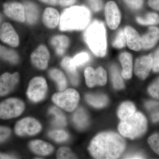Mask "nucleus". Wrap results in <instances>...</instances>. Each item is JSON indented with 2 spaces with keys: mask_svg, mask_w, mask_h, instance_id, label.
Listing matches in <instances>:
<instances>
[{
  "mask_svg": "<svg viewBox=\"0 0 159 159\" xmlns=\"http://www.w3.org/2000/svg\"><path fill=\"white\" fill-rule=\"evenodd\" d=\"M11 134V130L8 127L0 126V143L8 139Z\"/></svg>",
  "mask_w": 159,
  "mask_h": 159,
  "instance_id": "41",
  "label": "nucleus"
},
{
  "mask_svg": "<svg viewBox=\"0 0 159 159\" xmlns=\"http://www.w3.org/2000/svg\"><path fill=\"white\" fill-rule=\"evenodd\" d=\"M148 142L152 150L159 155V134L152 135L148 138Z\"/></svg>",
  "mask_w": 159,
  "mask_h": 159,
  "instance_id": "38",
  "label": "nucleus"
},
{
  "mask_svg": "<svg viewBox=\"0 0 159 159\" xmlns=\"http://www.w3.org/2000/svg\"><path fill=\"white\" fill-rule=\"evenodd\" d=\"M119 60L122 66V76L125 79H129L132 76L133 58L131 54L128 52L121 53Z\"/></svg>",
  "mask_w": 159,
  "mask_h": 159,
  "instance_id": "17",
  "label": "nucleus"
},
{
  "mask_svg": "<svg viewBox=\"0 0 159 159\" xmlns=\"http://www.w3.org/2000/svg\"><path fill=\"white\" fill-rule=\"evenodd\" d=\"M61 66L68 74L72 84L76 86L79 82V77L77 71V66L73 62L72 58L65 57L61 61Z\"/></svg>",
  "mask_w": 159,
  "mask_h": 159,
  "instance_id": "19",
  "label": "nucleus"
},
{
  "mask_svg": "<svg viewBox=\"0 0 159 159\" xmlns=\"http://www.w3.org/2000/svg\"><path fill=\"white\" fill-rule=\"evenodd\" d=\"M50 54L48 49L45 46H39L33 52L31 59L33 64L38 68L45 70L48 66Z\"/></svg>",
  "mask_w": 159,
  "mask_h": 159,
  "instance_id": "13",
  "label": "nucleus"
},
{
  "mask_svg": "<svg viewBox=\"0 0 159 159\" xmlns=\"http://www.w3.org/2000/svg\"><path fill=\"white\" fill-rule=\"evenodd\" d=\"M25 18L29 24H33L38 17L37 7L33 3L26 2L24 4Z\"/></svg>",
  "mask_w": 159,
  "mask_h": 159,
  "instance_id": "24",
  "label": "nucleus"
},
{
  "mask_svg": "<svg viewBox=\"0 0 159 159\" xmlns=\"http://www.w3.org/2000/svg\"><path fill=\"white\" fill-rule=\"evenodd\" d=\"M41 128L40 123L37 120L33 118H26L17 122L15 131L16 134L20 136L33 135L38 133Z\"/></svg>",
  "mask_w": 159,
  "mask_h": 159,
  "instance_id": "8",
  "label": "nucleus"
},
{
  "mask_svg": "<svg viewBox=\"0 0 159 159\" xmlns=\"http://www.w3.org/2000/svg\"><path fill=\"white\" fill-rule=\"evenodd\" d=\"M43 2L47 3V4H50L51 5H57V3L58 2V0H40Z\"/></svg>",
  "mask_w": 159,
  "mask_h": 159,
  "instance_id": "46",
  "label": "nucleus"
},
{
  "mask_svg": "<svg viewBox=\"0 0 159 159\" xmlns=\"http://www.w3.org/2000/svg\"><path fill=\"white\" fill-rule=\"evenodd\" d=\"M25 104L21 100L10 98L0 103V118L8 119L19 116L25 109Z\"/></svg>",
  "mask_w": 159,
  "mask_h": 159,
  "instance_id": "6",
  "label": "nucleus"
},
{
  "mask_svg": "<svg viewBox=\"0 0 159 159\" xmlns=\"http://www.w3.org/2000/svg\"><path fill=\"white\" fill-rule=\"evenodd\" d=\"M152 70L156 73H158L159 72V49L152 56Z\"/></svg>",
  "mask_w": 159,
  "mask_h": 159,
  "instance_id": "43",
  "label": "nucleus"
},
{
  "mask_svg": "<svg viewBox=\"0 0 159 159\" xmlns=\"http://www.w3.org/2000/svg\"><path fill=\"white\" fill-rule=\"evenodd\" d=\"M79 98L78 92L74 89H70L54 94L52 97V100L59 107L71 112L77 107Z\"/></svg>",
  "mask_w": 159,
  "mask_h": 159,
  "instance_id": "5",
  "label": "nucleus"
},
{
  "mask_svg": "<svg viewBox=\"0 0 159 159\" xmlns=\"http://www.w3.org/2000/svg\"><path fill=\"white\" fill-rule=\"evenodd\" d=\"M105 15L107 25L111 29H117L121 21V13L115 2L110 1L105 7Z\"/></svg>",
  "mask_w": 159,
  "mask_h": 159,
  "instance_id": "9",
  "label": "nucleus"
},
{
  "mask_svg": "<svg viewBox=\"0 0 159 159\" xmlns=\"http://www.w3.org/2000/svg\"><path fill=\"white\" fill-rule=\"evenodd\" d=\"M84 38L95 55L99 57L105 56L107 42L106 31L103 23L97 20L94 21L85 30Z\"/></svg>",
  "mask_w": 159,
  "mask_h": 159,
  "instance_id": "3",
  "label": "nucleus"
},
{
  "mask_svg": "<svg viewBox=\"0 0 159 159\" xmlns=\"http://www.w3.org/2000/svg\"><path fill=\"white\" fill-rule=\"evenodd\" d=\"M148 91L152 97L159 100V78L149 86Z\"/></svg>",
  "mask_w": 159,
  "mask_h": 159,
  "instance_id": "39",
  "label": "nucleus"
},
{
  "mask_svg": "<svg viewBox=\"0 0 159 159\" xmlns=\"http://www.w3.org/2000/svg\"><path fill=\"white\" fill-rule=\"evenodd\" d=\"M125 140L119 134L106 132L92 140L89 150L96 159H117L125 150Z\"/></svg>",
  "mask_w": 159,
  "mask_h": 159,
  "instance_id": "1",
  "label": "nucleus"
},
{
  "mask_svg": "<svg viewBox=\"0 0 159 159\" xmlns=\"http://www.w3.org/2000/svg\"><path fill=\"white\" fill-rule=\"evenodd\" d=\"M124 30L128 48L133 51H140L142 48V38L139 33L130 26H126Z\"/></svg>",
  "mask_w": 159,
  "mask_h": 159,
  "instance_id": "15",
  "label": "nucleus"
},
{
  "mask_svg": "<svg viewBox=\"0 0 159 159\" xmlns=\"http://www.w3.org/2000/svg\"><path fill=\"white\" fill-rule=\"evenodd\" d=\"M29 146L34 153L39 155H48L54 151V147L51 144L41 140L32 141L29 144Z\"/></svg>",
  "mask_w": 159,
  "mask_h": 159,
  "instance_id": "18",
  "label": "nucleus"
},
{
  "mask_svg": "<svg viewBox=\"0 0 159 159\" xmlns=\"http://www.w3.org/2000/svg\"><path fill=\"white\" fill-rule=\"evenodd\" d=\"M49 113L54 115L55 116L53 124L57 127H63L66 125V117L59 109L53 107L49 110Z\"/></svg>",
  "mask_w": 159,
  "mask_h": 159,
  "instance_id": "28",
  "label": "nucleus"
},
{
  "mask_svg": "<svg viewBox=\"0 0 159 159\" xmlns=\"http://www.w3.org/2000/svg\"><path fill=\"white\" fill-rule=\"evenodd\" d=\"M60 16L56 9L51 8H47L45 10L43 15L44 24L48 28L54 29L59 24Z\"/></svg>",
  "mask_w": 159,
  "mask_h": 159,
  "instance_id": "20",
  "label": "nucleus"
},
{
  "mask_svg": "<svg viewBox=\"0 0 159 159\" xmlns=\"http://www.w3.org/2000/svg\"><path fill=\"white\" fill-rule=\"evenodd\" d=\"M0 56L13 64L17 63L18 61V56L15 51L1 45H0Z\"/></svg>",
  "mask_w": 159,
  "mask_h": 159,
  "instance_id": "30",
  "label": "nucleus"
},
{
  "mask_svg": "<svg viewBox=\"0 0 159 159\" xmlns=\"http://www.w3.org/2000/svg\"><path fill=\"white\" fill-rule=\"evenodd\" d=\"M51 43L56 50L58 55H61L64 53L66 49L68 47V38L64 35H58L53 38L51 40Z\"/></svg>",
  "mask_w": 159,
  "mask_h": 159,
  "instance_id": "21",
  "label": "nucleus"
},
{
  "mask_svg": "<svg viewBox=\"0 0 159 159\" xmlns=\"http://www.w3.org/2000/svg\"><path fill=\"white\" fill-rule=\"evenodd\" d=\"M126 158L128 159H142L144 158L141 155L136 154L134 155L129 156L126 157Z\"/></svg>",
  "mask_w": 159,
  "mask_h": 159,
  "instance_id": "48",
  "label": "nucleus"
},
{
  "mask_svg": "<svg viewBox=\"0 0 159 159\" xmlns=\"http://www.w3.org/2000/svg\"><path fill=\"white\" fill-rule=\"evenodd\" d=\"M0 39L3 42L13 47H16L19 43L18 35L10 24L4 23L0 30Z\"/></svg>",
  "mask_w": 159,
  "mask_h": 159,
  "instance_id": "14",
  "label": "nucleus"
},
{
  "mask_svg": "<svg viewBox=\"0 0 159 159\" xmlns=\"http://www.w3.org/2000/svg\"><path fill=\"white\" fill-rule=\"evenodd\" d=\"M94 74L95 70L91 67L86 68L84 70V74L86 83L89 87H93L94 86L96 85L94 81Z\"/></svg>",
  "mask_w": 159,
  "mask_h": 159,
  "instance_id": "35",
  "label": "nucleus"
},
{
  "mask_svg": "<svg viewBox=\"0 0 159 159\" xmlns=\"http://www.w3.org/2000/svg\"><path fill=\"white\" fill-rule=\"evenodd\" d=\"M127 5L133 9H139L142 8L143 0H123Z\"/></svg>",
  "mask_w": 159,
  "mask_h": 159,
  "instance_id": "40",
  "label": "nucleus"
},
{
  "mask_svg": "<svg viewBox=\"0 0 159 159\" xmlns=\"http://www.w3.org/2000/svg\"><path fill=\"white\" fill-rule=\"evenodd\" d=\"M14 157L0 153V159H15Z\"/></svg>",
  "mask_w": 159,
  "mask_h": 159,
  "instance_id": "47",
  "label": "nucleus"
},
{
  "mask_svg": "<svg viewBox=\"0 0 159 159\" xmlns=\"http://www.w3.org/2000/svg\"><path fill=\"white\" fill-rule=\"evenodd\" d=\"M89 2L94 11H99L102 8V0H89Z\"/></svg>",
  "mask_w": 159,
  "mask_h": 159,
  "instance_id": "42",
  "label": "nucleus"
},
{
  "mask_svg": "<svg viewBox=\"0 0 159 159\" xmlns=\"http://www.w3.org/2000/svg\"><path fill=\"white\" fill-rule=\"evenodd\" d=\"M49 75L52 79L57 82L60 90L63 91L65 89L67 86L66 80L61 71L58 69H52L49 72Z\"/></svg>",
  "mask_w": 159,
  "mask_h": 159,
  "instance_id": "25",
  "label": "nucleus"
},
{
  "mask_svg": "<svg viewBox=\"0 0 159 159\" xmlns=\"http://www.w3.org/2000/svg\"><path fill=\"white\" fill-rule=\"evenodd\" d=\"M94 81L95 85H104L107 82V75L103 68L99 67L95 70Z\"/></svg>",
  "mask_w": 159,
  "mask_h": 159,
  "instance_id": "32",
  "label": "nucleus"
},
{
  "mask_svg": "<svg viewBox=\"0 0 159 159\" xmlns=\"http://www.w3.org/2000/svg\"><path fill=\"white\" fill-rule=\"evenodd\" d=\"M19 77L17 73H5L0 77V96H6L13 90L18 82Z\"/></svg>",
  "mask_w": 159,
  "mask_h": 159,
  "instance_id": "12",
  "label": "nucleus"
},
{
  "mask_svg": "<svg viewBox=\"0 0 159 159\" xmlns=\"http://www.w3.org/2000/svg\"><path fill=\"white\" fill-rule=\"evenodd\" d=\"M159 40V28L151 26L142 37V48L148 50L153 48Z\"/></svg>",
  "mask_w": 159,
  "mask_h": 159,
  "instance_id": "16",
  "label": "nucleus"
},
{
  "mask_svg": "<svg viewBox=\"0 0 159 159\" xmlns=\"http://www.w3.org/2000/svg\"><path fill=\"white\" fill-rule=\"evenodd\" d=\"M145 106L150 115L153 122H159V102L149 101L145 102Z\"/></svg>",
  "mask_w": 159,
  "mask_h": 159,
  "instance_id": "29",
  "label": "nucleus"
},
{
  "mask_svg": "<svg viewBox=\"0 0 159 159\" xmlns=\"http://www.w3.org/2000/svg\"><path fill=\"white\" fill-rule=\"evenodd\" d=\"M152 54L139 57L137 59L135 63V74L141 79H146L152 68Z\"/></svg>",
  "mask_w": 159,
  "mask_h": 159,
  "instance_id": "10",
  "label": "nucleus"
},
{
  "mask_svg": "<svg viewBox=\"0 0 159 159\" xmlns=\"http://www.w3.org/2000/svg\"><path fill=\"white\" fill-rule=\"evenodd\" d=\"M111 71L112 80L114 87L117 89L124 88V83L117 67L115 66H112Z\"/></svg>",
  "mask_w": 159,
  "mask_h": 159,
  "instance_id": "31",
  "label": "nucleus"
},
{
  "mask_svg": "<svg viewBox=\"0 0 159 159\" xmlns=\"http://www.w3.org/2000/svg\"><path fill=\"white\" fill-rule=\"evenodd\" d=\"M1 16H0V24H1Z\"/></svg>",
  "mask_w": 159,
  "mask_h": 159,
  "instance_id": "49",
  "label": "nucleus"
},
{
  "mask_svg": "<svg viewBox=\"0 0 159 159\" xmlns=\"http://www.w3.org/2000/svg\"><path fill=\"white\" fill-rule=\"evenodd\" d=\"M50 138L56 142H64L68 139V134L65 131L56 130L52 131L49 133Z\"/></svg>",
  "mask_w": 159,
  "mask_h": 159,
  "instance_id": "34",
  "label": "nucleus"
},
{
  "mask_svg": "<svg viewBox=\"0 0 159 159\" xmlns=\"http://www.w3.org/2000/svg\"><path fill=\"white\" fill-rule=\"evenodd\" d=\"M73 120L75 124L79 128H84L88 124V116L85 111L82 108L78 109L75 112Z\"/></svg>",
  "mask_w": 159,
  "mask_h": 159,
  "instance_id": "26",
  "label": "nucleus"
},
{
  "mask_svg": "<svg viewBox=\"0 0 159 159\" xmlns=\"http://www.w3.org/2000/svg\"><path fill=\"white\" fill-rule=\"evenodd\" d=\"M90 17V12L86 7L73 6L63 11L60 29L62 31L83 30L89 25Z\"/></svg>",
  "mask_w": 159,
  "mask_h": 159,
  "instance_id": "2",
  "label": "nucleus"
},
{
  "mask_svg": "<svg viewBox=\"0 0 159 159\" xmlns=\"http://www.w3.org/2000/svg\"><path fill=\"white\" fill-rule=\"evenodd\" d=\"M136 112V108L133 103L125 102L119 107L118 116L121 120H124L132 116Z\"/></svg>",
  "mask_w": 159,
  "mask_h": 159,
  "instance_id": "22",
  "label": "nucleus"
},
{
  "mask_svg": "<svg viewBox=\"0 0 159 159\" xmlns=\"http://www.w3.org/2000/svg\"><path fill=\"white\" fill-rule=\"evenodd\" d=\"M89 59V55L85 52L80 53L72 58L73 62L76 66L83 65L88 62Z\"/></svg>",
  "mask_w": 159,
  "mask_h": 159,
  "instance_id": "36",
  "label": "nucleus"
},
{
  "mask_svg": "<svg viewBox=\"0 0 159 159\" xmlns=\"http://www.w3.org/2000/svg\"><path fill=\"white\" fill-rule=\"evenodd\" d=\"M147 127V119L145 116L141 113L135 112L128 119L121 120L118 129L123 136L133 139L145 134Z\"/></svg>",
  "mask_w": 159,
  "mask_h": 159,
  "instance_id": "4",
  "label": "nucleus"
},
{
  "mask_svg": "<svg viewBox=\"0 0 159 159\" xmlns=\"http://www.w3.org/2000/svg\"><path fill=\"white\" fill-rule=\"evenodd\" d=\"M86 100L89 104L97 108H101L107 105L108 102L107 97L104 95L87 94Z\"/></svg>",
  "mask_w": 159,
  "mask_h": 159,
  "instance_id": "23",
  "label": "nucleus"
},
{
  "mask_svg": "<svg viewBox=\"0 0 159 159\" xmlns=\"http://www.w3.org/2000/svg\"><path fill=\"white\" fill-rule=\"evenodd\" d=\"M76 0H58V2L61 6H65L73 5Z\"/></svg>",
  "mask_w": 159,
  "mask_h": 159,
  "instance_id": "45",
  "label": "nucleus"
},
{
  "mask_svg": "<svg viewBox=\"0 0 159 159\" xmlns=\"http://www.w3.org/2000/svg\"><path fill=\"white\" fill-rule=\"evenodd\" d=\"M136 20L142 25H155L159 24V15L155 12H149L144 18L137 17Z\"/></svg>",
  "mask_w": 159,
  "mask_h": 159,
  "instance_id": "27",
  "label": "nucleus"
},
{
  "mask_svg": "<svg viewBox=\"0 0 159 159\" xmlns=\"http://www.w3.org/2000/svg\"><path fill=\"white\" fill-rule=\"evenodd\" d=\"M126 44V37L123 29H120L117 33L116 38L113 42L114 48L120 49L125 47Z\"/></svg>",
  "mask_w": 159,
  "mask_h": 159,
  "instance_id": "33",
  "label": "nucleus"
},
{
  "mask_svg": "<svg viewBox=\"0 0 159 159\" xmlns=\"http://www.w3.org/2000/svg\"><path fill=\"white\" fill-rule=\"evenodd\" d=\"M48 85L45 80L42 77H35L30 83L27 90L29 99L34 102H38L45 97Z\"/></svg>",
  "mask_w": 159,
  "mask_h": 159,
  "instance_id": "7",
  "label": "nucleus"
},
{
  "mask_svg": "<svg viewBox=\"0 0 159 159\" xmlns=\"http://www.w3.org/2000/svg\"><path fill=\"white\" fill-rule=\"evenodd\" d=\"M4 8V12L8 17L21 22L25 20V8L20 3L16 2L6 3Z\"/></svg>",
  "mask_w": 159,
  "mask_h": 159,
  "instance_id": "11",
  "label": "nucleus"
},
{
  "mask_svg": "<svg viewBox=\"0 0 159 159\" xmlns=\"http://www.w3.org/2000/svg\"><path fill=\"white\" fill-rule=\"evenodd\" d=\"M57 158L58 159H74L76 157L70 148L66 147H62L57 151Z\"/></svg>",
  "mask_w": 159,
  "mask_h": 159,
  "instance_id": "37",
  "label": "nucleus"
},
{
  "mask_svg": "<svg viewBox=\"0 0 159 159\" xmlns=\"http://www.w3.org/2000/svg\"><path fill=\"white\" fill-rule=\"evenodd\" d=\"M148 4L151 8L159 11V0H148Z\"/></svg>",
  "mask_w": 159,
  "mask_h": 159,
  "instance_id": "44",
  "label": "nucleus"
}]
</instances>
